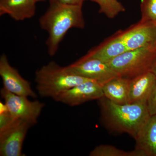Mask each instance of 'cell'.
Listing matches in <instances>:
<instances>
[{
    "label": "cell",
    "instance_id": "cell-1",
    "mask_svg": "<svg viewBox=\"0 0 156 156\" xmlns=\"http://www.w3.org/2000/svg\"><path fill=\"white\" fill-rule=\"evenodd\" d=\"M101 120L112 132L127 133L136 139L151 115L147 103H114L106 98L98 100Z\"/></svg>",
    "mask_w": 156,
    "mask_h": 156
},
{
    "label": "cell",
    "instance_id": "cell-2",
    "mask_svg": "<svg viewBox=\"0 0 156 156\" xmlns=\"http://www.w3.org/2000/svg\"><path fill=\"white\" fill-rule=\"evenodd\" d=\"M82 9L83 5H80L50 2L47 11L39 18L41 28L48 34L46 44L50 56L57 53L60 43L70 29L85 28Z\"/></svg>",
    "mask_w": 156,
    "mask_h": 156
},
{
    "label": "cell",
    "instance_id": "cell-3",
    "mask_svg": "<svg viewBox=\"0 0 156 156\" xmlns=\"http://www.w3.org/2000/svg\"><path fill=\"white\" fill-rule=\"evenodd\" d=\"M35 80L39 95L53 99L67 89L91 80L76 74L67 66L51 61L37 70Z\"/></svg>",
    "mask_w": 156,
    "mask_h": 156
},
{
    "label": "cell",
    "instance_id": "cell-4",
    "mask_svg": "<svg viewBox=\"0 0 156 156\" xmlns=\"http://www.w3.org/2000/svg\"><path fill=\"white\" fill-rule=\"evenodd\" d=\"M156 61V47H144L128 50L107 63L119 76L131 80L151 71Z\"/></svg>",
    "mask_w": 156,
    "mask_h": 156
},
{
    "label": "cell",
    "instance_id": "cell-5",
    "mask_svg": "<svg viewBox=\"0 0 156 156\" xmlns=\"http://www.w3.org/2000/svg\"><path fill=\"white\" fill-rule=\"evenodd\" d=\"M1 94L13 118L27 121L34 126L37 124L44 104L38 100H29L26 96L15 95L4 88Z\"/></svg>",
    "mask_w": 156,
    "mask_h": 156
},
{
    "label": "cell",
    "instance_id": "cell-6",
    "mask_svg": "<svg viewBox=\"0 0 156 156\" xmlns=\"http://www.w3.org/2000/svg\"><path fill=\"white\" fill-rule=\"evenodd\" d=\"M34 125L16 119L8 128L0 131V156H23V145L29 128Z\"/></svg>",
    "mask_w": 156,
    "mask_h": 156
},
{
    "label": "cell",
    "instance_id": "cell-7",
    "mask_svg": "<svg viewBox=\"0 0 156 156\" xmlns=\"http://www.w3.org/2000/svg\"><path fill=\"white\" fill-rule=\"evenodd\" d=\"M67 66L76 74L97 81L102 85L113 78L119 76L107 63L85 56Z\"/></svg>",
    "mask_w": 156,
    "mask_h": 156
},
{
    "label": "cell",
    "instance_id": "cell-8",
    "mask_svg": "<svg viewBox=\"0 0 156 156\" xmlns=\"http://www.w3.org/2000/svg\"><path fill=\"white\" fill-rule=\"evenodd\" d=\"M128 50L156 47V25L140 21L126 30L117 33Z\"/></svg>",
    "mask_w": 156,
    "mask_h": 156
},
{
    "label": "cell",
    "instance_id": "cell-9",
    "mask_svg": "<svg viewBox=\"0 0 156 156\" xmlns=\"http://www.w3.org/2000/svg\"><path fill=\"white\" fill-rule=\"evenodd\" d=\"M104 96L102 85L97 81L89 80L67 89L53 99L73 107L90 101L98 100Z\"/></svg>",
    "mask_w": 156,
    "mask_h": 156
},
{
    "label": "cell",
    "instance_id": "cell-10",
    "mask_svg": "<svg viewBox=\"0 0 156 156\" xmlns=\"http://www.w3.org/2000/svg\"><path fill=\"white\" fill-rule=\"evenodd\" d=\"M0 76L7 91L18 95L36 98L30 82L20 75L17 69L11 66L5 54L0 57Z\"/></svg>",
    "mask_w": 156,
    "mask_h": 156
},
{
    "label": "cell",
    "instance_id": "cell-11",
    "mask_svg": "<svg viewBox=\"0 0 156 156\" xmlns=\"http://www.w3.org/2000/svg\"><path fill=\"white\" fill-rule=\"evenodd\" d=\"M156 81V75L149 71L130 80L129 103H147Z\"/></svg>",
    "mask_w": 156,
    "mask_h": 156
},
{
    "label": "cell",
    "instance_id": "cell-12",
    "mask_svg": "<svg viewBox=\"0 0 156 156\" xmlns=\"http://www.w3.org/2000/svg\"><path fill=\"white\" fill-rule=\"evenodd\" d=\"M128 50L125 43L116 33L98 46L89 50L85 56L108 63Z\"/></svg>",
    "mask_w": 156,
    "mask_h": 156
},
{
    "label": "cell",
    "instance_id": "cell-13",
    "mask_svg": "<svg viewBox=\"0 0 156 156\" xmlns=\"http://www.w3.org/2000/svg\"><path fill=\"white\" fill-rule=\"evenodd\" d=\"M35 0H0V16L7 14L16 21L30 19L36 11Z\"/></svg>",
    "mask_w": 156,
    "mask_h": 156
},
{
    "label": "cell",
    "instance_id": "cell-14",
    "mask_svg": "<svg viewBox=\"0 0 156 156\" xmlns=\"http://www.w3.org/2000/svg\"><path fill=\"white\" fill-rule=\"evenodd\" d=\"M136 141L135 150L141 156H156V115L151 116Z\"/></svg>",
    "mask_w": 156,
    "mask_h": 156
},
{
    "label": "cell",
    "instance_id": "cell-15",
    "mask_svg": "<svg viewBox=\"0 0 156 156\" xmlns=\"http://www.w3.org/2000/svg\"><path fill=\"white\" fill-rule=\"evenodd\" d=\"M130 79L121 76L113 78L102 85L104 97L118 104L129 103Z\"/></svg>",
    "mask_w": 156,
    "mask_h": 156
},
{
    "label": "cell",
    "instance_id": "cell-16",
    "mask_svg": "<svg viewBox=\"0 0 156 156\" xmlns=\"http://www.w3.org/2000/svg\"><path fill=\"white\" fill-rule=\"evenodd\" d=\"M94 2L99 7V12L108 18L113 19L126 11L125 7L118 0H86Z\"/></svg>",
    "mask_w": 156,
    "mask_h": 156
},
{
    "label": "cell",
    "instance_id": "cell-17",
    "mask_svg": "<svg viewBox=\"0 0 156 156\" xmlns=\"http://www.w3.org/2000/svg\"><path fill=\"white\" fill-rule=\"evenodd\" d=\"M90 156H141L136 150L127 151L113 146L101 144L96 147L89 154Z\"/></svg>",
    "mask_w": 156,
    "mask_h": 156
},
{
    "label": "cell",
    "instance_id": "cell-18",
    "mask_svg": "<svg viewBox=\"0 0 156 156\" xmlns=\"http://www.w3.org/2000/svg\"><path fill=\"white\" fill-rule=\"evenodd\" d=\"M140 20L156 25V0H142Z\"/></svg>",
    "mask_w": 156,
    "mask_h": 156
},
{
    "label": "cell",
    "instance_id": "cell-19",
    "mask_svg": "<svg viewBox=\"0 0 156 156\" xmlns=\"http://www.w3.org/2000/svg\"><path fill=\"white\" fill-rule=\"evenodd\" d=\"M147 105L151 115H156V81L150 97L147 101Z\"/></svg>",
    "mask_w": 156,
    "mask_h": 156
},
{
    "label": "cell",
    "instance_id": "cell-20",
    "mask_svg": "<svg viewBox=\"0 0 156 156\" xmlns=\"http://www.w3.org/2000/svg\"><path fill=\"white\" fill-rule=\"evenodd\" d=\"M86 0H50V2H58L71 5H83L84 1Z\"/></svg>",
    "mask_w": 156,
    "mask_h": 156
},
{
    "label": "cell",
    "instance_id": "cell-21",
    "mask_svg": "<svg viewBox=\"0 0 156 156\" xmlns=\"http://www.w3.org/2000/svg\"><path fill=\"white\" fill-rule=\"evenodd\" d=\"M151 71L156 75V61L155 62L154 64L153 67Z\"/></svg>",
    "mask_w": 156,
    "mask_h": 156
},
{
    "label": "cell",
    "instance_id": "cell-22",
    "mask_svg": "<svg viewBox=\"0 0 156 156\" xmlns=\"http://www.w3.org/2000/svg\"><path fill=\"white\" fill-rule=\"evenodd\" d=\"M37 2H43V1H44L45 0H35Z\"/></svg>",
    "mask_w": 156,
    "mask_h": 156
}]
</instances>
